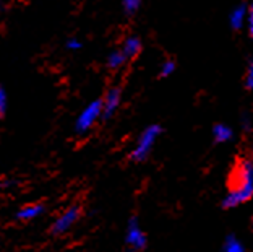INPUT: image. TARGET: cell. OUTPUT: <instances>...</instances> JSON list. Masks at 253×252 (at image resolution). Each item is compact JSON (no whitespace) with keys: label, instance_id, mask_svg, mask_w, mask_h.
I'll return each mask as SVG.
<instances>
[{"label":"cell","instance_id":"obj_1","mask_svg":"<svg viewBox=\"0 0 253 252\" xmlns=\"http://www.w3.org/2000/svg\"><path fill=\"white\" fill-rule=\"evenodd\" d=\"M253 196V164L250 161H242L232 173L231 191H229L224 207L232 208L247 202Z\"/></svg>","mask_w":253,"mask_h":252},{"label":"cell","instance_id":"obj_2","mask_svg":"<svg viewBox=\"0 0 253 252\" xmlns=\"http://www.w3.org/2000/svg\"><path fill=\"white\" fill-rule=\"evenodd\" d=\"M99 119H102V100H93L83 107L82 112L75 119V134L86 135L97 124Z\"/></svg>","mask_w":253,"mask_h":252},{"label":"cell","instance_id":"obj_3","mask_svg":"<svg viewBox=\"0 0 253 252\" xmlns=\"http://www.w3.org/2000/svg\"><path fill=\"white\" fill-rule=\"evenodd\" d=\"M161 130L163 129L154 124V125H149V127H146L141 132V135L138 137V140H136L135 148L130 153L131 161H136V163L145 161V159L149 156V153H151L154 143H156V140H158V137L161 135Z\"/></svg>","mask_w":253,"mask_h":252},{"label":"cell","instance_id":"obj_4","mask_svg":"<svg viewBox=\"0 0 253 252\" xmlns=\"http://www.w3.org/2000/svg\"><path fill=\"white\" fill-rule=\"evenodd\" d=\"M82 215H83V208L80 203L68 205V207L52 221L50 233H52L54 236H63V234H67L75 225H77L78 220L82 218Z\"/></svg>","mask_w":253,"mask_h":252},{"label":"cell","instance_id":"obj_5","mask_svg":"<svg viewBox=\"0 0 253 252\" xmlns=\"http://www.w3.org/2000/svg\"><path fill=\"white\" fill-rule=\"evenodd\" d=\"M125 243L128 246V249L133 252H138L146 248V243H148L146 234L141 230L140 221H138V218H135V216H131L128 220V225H126Z\"/></svg>","mask_w":253,"mask_h":252},{"label":"cell","instance_id":"obj_6","mask_svg":"<svg viewBox=\"0 0 253 252\" xmlns=\"http://www.w3.org/2000/svg\"><path fill=\"white\" fill-rule=\"evenodd\" d=\"M120 102H122V90L119 87H112L106 91L104 98H102V119L107 121L114 114L117 112Z\"/></svg>","mask_w":253,"mask_h":252},{"label":"cell","instance_id":"obj_7","mask_svg":"<svg viewBox=\"0 0 253 252\" xmlns=\"http://www.w3.org/2000/svg\"><path fill=\"white\" fill-rule=\"evenodd\" d=\"M45 211V205L41 202H33V203H26L23 205L21 208H18V211L15 213V218L20 221H33L42 216Z\"/></svg>","mask_w":253,"mask_h":252},{"label":"cell","instance_id":"obj_8","mask_svg":"<svg viewBox=\"0 0 253 252\" xmlns=\"http://www.w3.org/2000/svg\"><path fill=\"white\" fill-rule=\"evenodd\" d=\"M141 41L140 38L136 36H128L124 41V46H122V52L124 55L126 57V60H131L135 59V57H138V54L141 52Z\"/></svg>","mask_w":253,"mask_h":252},{"label":"cell","instance_id":"obj_9","mask_svg":"<svg viewBox=\"0 0 253 252\" xmlns=\"http://www.w3.org/2000/svg\"><path fill=\"white\" fill-rule=\"evenodd\" d=\"M126 62V57L124 55L122 49H116L112 50L111 54L107 55V67L111 70H119L120 67H124Z\"/></svg>","mask_w":253,"mask_h":252},{"label":"cell","instance_id":"obj_10","mask_svg":"<svg viewBox=\"0 0 253 252\" xmlns=\"http://www.w3.org/2000/svg\"><path fill=\"white\" fill-rule=\"evenodd\" d=\"M212 134H214L216 142H227V140L232 137V130L229 129L227 125L219 124V125H216V127H214V130H212Z\"/></svg>","mask_w":253,"mask_h":252},{"label":"cell","instance_id":"obj_11","mask_svg":"<svg viewBox=\"0 0 253 252\" xmlns=\"http://www.w3.org/2000/svg\"><path fill=\"white\" fill-rule=\"evenodd\" d=\"M8 112V93L2 83H0V119H3Z\"/></svg>","mask_w":253,"mask_h":252},{"label":"cell","instance_id":"obj_12","mask_svg":"<svg viewBox=\"0 0 253 252\" xmlns=\"http://www.w3.org/2000/svg\"><path fill=\"white\" fill-rule=\"evenodd\" d=\"M245 18V7H237L231 15V23L234 28H240Z\"/></svg>","mask_w":253,"mask_h":252},{"label":"cell","instance_id":"obj_13","mask_svg":"<svg viewBox=\"0 0 253 252\" xmlns=\"http://www.w3.org/2000/svg\"><path fill=\"white\" fill-rule=\"evenodd\" d=\"M122 7L126 15H135L141 7V0H122Z\"/></svg>","mask_w":253,"mask_h":252},{"label":"cell","instance_id":"obj_14","mask_svg":"<svg viewBox=\"0 0 253 252\" xmlns=\"http://www.w3.org/2000/svg\"><path fill=\"white\" fill-rule=\"evenodd\" d=\"M224 252H244V248L237 239L231 236L224 244Z\"/></svg>","mask_w":253,"mask_h":252},{"label":"cell","instance_id":"obj_15","mask_svg":"<svg viewBox=\"0 0 253 252\" xmlns=\"http://www.w3.org/2000/svg\"><path fill=\"white\" fill-rule=\"evenodd\" d=\"M82 48H83V43L80 41L78 38H75V36L68 38L67 41H65V49L67 50H72V52H75V50H80Z\"/></svg>","mask_w":253,"mask_h":252},{"label":"cell","instance_id":"obj_16","mask_svg":"<svg viewBox=\"0 0 253 252\" xmlns=\"http://www.w3.org/2000/svg\"><path fill=\"white\" fill-rule=\"evenodd\" d=\"M174 70H175V62L174 60H166L163 64V67H161V77H169Z\"/></svg>","mask_w":253,"mask_h":252},{"label":"cell","instance_id":"obj_17","mask_svg":"<svg viewBox=\"0 0 253 252\" xmlns=\"http://www.w3.org/2000/svg\"><path fill=\"white\" fill-rule=\"evenodd\" d=\"M247 87H249V88H253V62L250 64L249 73H247Z\"/></svg>","mask_w":253,"mask_h":252},{"label":"cell","instance_id":"obj_18","mask_svg":"<svg viewBox=\"0 0 253 252\" xmlns=\"http://www.w3.org/2000/svg\"><path fill=\"white\" fill-rule=\"evenodd\" d=\"M16 186V181H11V179H7V181H0V189H10Z\"/></svg>","mask_w":253,"mask_h":252},{"label":"cell","instance_id":"obj_19","mask_svg":"<svg viewBox=\"0 0 253 252\" xmlns=\"http://www.w3.org/2000/svg\"><path fill=\"white\" fill-rule=\"evenodd\" d=\"M249 30H250V34L253 36V7L250 8V13H249Z\"/></svg>","mask_w":253,"mask_h":252}]
</instances>
